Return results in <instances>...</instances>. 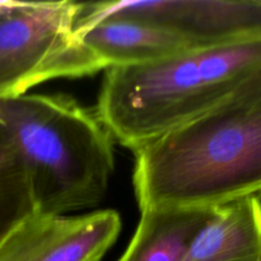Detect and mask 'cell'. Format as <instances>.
Here are the masks:
<instances>
[{"instance_id":"1","label":"cell","mask_w":261,"mask_h":261,"mask_svg":"<svg viewBox=\"0 0 261 261\" xmlns=\"http://www.w3.org/2000/svg\"><path fill=\"white\" fill-rule=\"evenodd\" d=\"M140 211L261 200V111L227 101L134 152Z\"/></svg>"},{"instance_id":"2","label":"cell","mask_w":261,"mask_h":261,"mask_svg":"<svg viewBox=\"0 0 261 261\" xmlns=\"http://www.w3.org/2000/svg\"><path fill=\"white\" fill-rule=\"evenodd\" d=\"M260 64L261 37H255L109 68L94 114L114 142L137 152L228 101Z\"/></svg>"},{"instance_id":"3","label":"cell","mask_w":261,"mask_h":261,"mask_svg":"<svg viewBox=\"0 0 261 261\" xmlns=\"http://www.w3.org/2000/svg\"><path fill=\"white\" fill-rule=\"evenodd\" d=\"M0 124L24 168L36 214L66 216L101 203L114 173V139L65 94L0 99Z\"/></svg>"},{"instance_id":"4","label":"cell","mask_w":261,"mask_h":261,"mask_svg":"<svg viewBox=\"0 0 261 261\" xmlns=\"http://www.w3.org/2000/svg\"><path fill=\"white\" fill-rule=\"evenodd\" d=\"M82 3L22 2L0 18V99L59 78H82L105 64L76 36Z\"/></svg>"},{"instance_id":"5","label":"cell","mask_w":261,"mask_h":261,"mask_svg":"<svg viewBox=\"0 0 261 261\" xmlns=\"http://www.w3.org/2000/svg\"><path fill=\"white\" fill-rule=\"evenodd\" d=\"M109 17H129L163 25L194 47L261 37V0H149L82 3L76 33Z\"/></svg>"},{"instance_id":"6","label":"cell","mask_w":261,"mask_h":261,"mask_svg":"<svg viewBox=\"0 0 261 261\" xmlns=\"http://www.w3.org/2000/svg\"><path fill=\"white\" fill-rule=\"evenodd\" d=\"M121 231L110 209L82 216L33 213L0 237V261H102Z\"/></svg>"},{"instance_id":"7","label":"cell","mask_w":261,"mask_h":261,"mask_svg":"<svg viewBox=\"0 0 261 261\" xmlns=\"http://www.w3.org/2000/svg\"><path fill=\"white\" fill-rule=\"evenodd\" d=\"M76 36L106 69L154 63L196 48L163 25L129 17L105 18Z\"/></svg>"},{"instance_id":"8","label":"cell","mask_w":261,"mask_h":261,"mask_svg":"<svg viewBox=\"0 0 261 261\" xmlns=\"http://www.w3.org/2000/svg\"><path fill=\"white\" fill-rule=\"evenodd\" d=\"M184 261H261L260 199L214 208Z\"/></svg>"},{"instance_id":"9","label":"cell","mask_w":261,"mask_h":261,"mask_svg":"<svg viewBox=\"0 0 261 261\" xmlns=\"http://www.w3.org/2000/svg\"><path fill=\"white\" fill-rule=\"evenodd\" d=\"M213 209L148 208L117 261H184Z\"/></svg>"},{"instance_id":"10","label":"cell","mask_w":261,"mask_h":261,"mask_svg":"<svg viewBox=\"0 0 261 261\" xmlns=\"http://www.w3.org/2000/svg\"><path fill=\"white\" fill-rule=\"evenodd\" d=\"M35 213L22 162L0 124V237Z\"/></svg>"},{"instance_id":"11","label":"cell","mask_w":261,"mask_h":261,"mask_svg":"<svg viewBox=\"0 0 261 261\" xmlns=\"http://www.w3.org/2000/svg\"><path fill=\"white\" fill-rule=\"evenodd\" d=\"M228 101L261 111V64L239 84Z\"/></svg>"},{"instance_id":"12","label":"cell","mask_w":261,"mask_h":261,"mask_svg":"<svg viewBox=\"0 0 261 261\" xmlns=\"http://www.w3.org/2000/svg\"><path fill=\"white\" fill-rule=\"evenodd\" d=\"M22 2H12V0H0V18L10 14L17 8L20 7Z\"/></svg>"}]
</instances>
